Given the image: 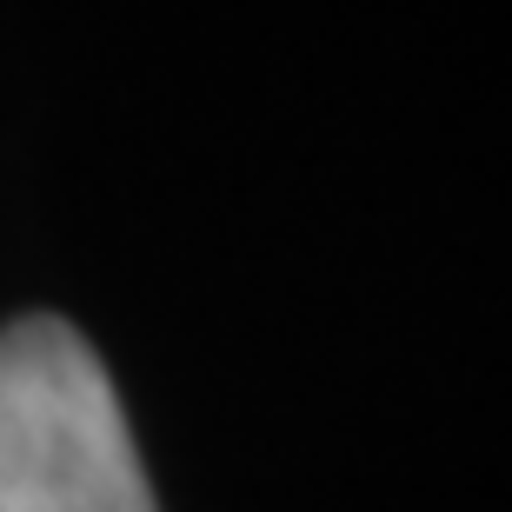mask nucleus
<instances>
[{"label": "nucleus", "instance_id": "obj_1", "mask_svg": "<svg viewBox=\"0 0 512 512\" xmlns=\"http://www.w3.org/2000/svg\"><path fill=\"white\" fill-rule=\"evenodd\" d=\"M0 512H153L107 366L47 313L0 333Z\"/></svg>", "mask_w": 512, "mask_h": 512}]
</instances>
